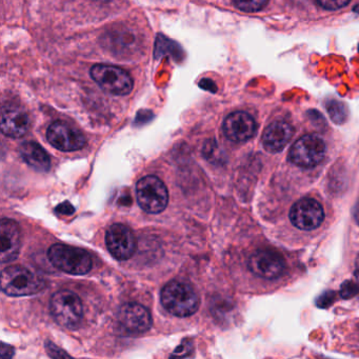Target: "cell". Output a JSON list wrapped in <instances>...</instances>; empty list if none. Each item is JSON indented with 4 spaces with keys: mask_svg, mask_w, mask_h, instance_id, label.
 <instances>
[{
    "mask_svg": "<svg viewBox=\"0 0 359 359\" xmlns=\"http://www.w3.org/2000/svg\"><path fill=\"white\" fill-rule=\"evenodd\" d=\"M161 300L168 312L174 316L189 317L199 308L198 294L194 287L182 281H170L163 287Z\"/></svg>",
    "mask_w": 359,
    "mask_h": 359,
    "instance_id": "1",
    "label": "cell"
},
{
    "mask_svg": "<svg viewBox=\"0 0 359 359\" xmlns=\"http://www.w3.org/2000/svg\"><path fill=\"white\" fill-rule=\"evenodd\" d=\"M0 283L4 293L13 297L33 295L46 287V281L41 277L25 266H18L6 268L1 272Z\"/></svg>",
    "mask_w": 359,
    "mask_h": 359,
    "instance_id": "2",
    "label": "cell"
},
{
    "mask_svg": "<svg viewBox=\"0 0 359 359\" xmlns=\"http://www.w3.org/2000/svg\"><path fill=\"white\" fill-rule=\"evenodd\" d=\"M48 257L54 266L71 275H85L92 269L89 252L79 248L56 243L48 251Z\"/></svg>",
    "mask_w": 359,
    "mask_h": 359,
    "instance_id": "3",
    "label": "cell"
},
{
    "mask_svg": "<svg viewBox=\"0 0 359 359\" xmlns=\"http://www.w3.org/2000/svg\"><path fill=\"white\" fill-rule=\"evenodd\" d=\"M50 309L56 323L67 329H76L83 319V302L77 294L68 290H62L53 294Z\"/></svg>",
    "mask_w": 359,
    "mask_h": 359,
    "instance_id": "4",
    "label": "cell"
},
{
    "mask_svg": "<svg viewBox=\"0 0 359 359\" xmlns=\"http://www.w3.org/2000/svg\"><path fill=\"white\" fill-rule=\"evenodd\" d=\"M136 196L140 207L150 214L161 213L169 203L167 187L156 176L142 178L136 186Z\"/></svg>",
    "mask_w": 359,
    "mask_h": 359,
    "instance_id": "5",
    "label": "cell"
},
{
    "mask_svg": "<svg viewBox=\"0 0 359 359\" xmlns=\"http://www.w3.org/2000/svg\"><path fill=\"white\" fill-rule=\"evenodd\" d=\"M93 81L107 93L128 95L133 90V79L127 71L111 65H95L91 69Z\"/></svg>",
    "mask_w": 359,
    "mask_h": 359,
    "instance_id": "6",
    "label": "cell"
},
{
    "mask_svg": "<svg viewBox=\"0 0 359 359\" xmlns=\"http://www.w3.org/2000/svg\"><path fill=\"white\" fill-rule=\"evenodd\" d=\"M325 142L315 135L300 137L290 150V161L304 169L316 167L325 158Z\"/></svg>",
    "mask_w": 359,
    "mask_h": 359,
    "instance_id": "7",
    "label": "cell"
},
{
    "mask_svg": "<svg viewBox=\"0 0 359 359\" xmlns=\"http://www.w3.org/2000/svg\"><path fill=\"white\" fill-rule=\"evenodd\" d=\"M106 245L109 252L117 260H127L136 251V239L133 231L123 224H115L106 234Z\"/></svg>",
    "mask_w": 359,
    "mask_h": 359,
    "instance_id": "8",
    "label": "cell"
},
{
    "mask_svg": "<svg viewBox=\"0 0 359 359\" xmlns=\"http://www.w3.org/2000/svg\"><path fill=\"white\" fill-rule=\"evenodd\" d=\"M290 219L300 230H315L323 224L325 212L320 203L315 199H300L291 208Z\"/></svg>",
    "mask_w": 359,
    "mask_h": 359,
    "instance_id": "9",
    "label": "cell"
},
{
    "mask_svg": "<svg viewBox=\"0 0 359 359\" xmlns=\"http://www.w3.org/2000/svg\"><path fill=\"white\" fill-rule=\"evenodd\" d=\"M50 144L64 152L81 150L87 144L85 135L65 121H55L47 131Z\"/></svg>",
    "mask_w": 359,
    "mask_h": 359,
    "instance_id": "10",
    "label": "cell"
},
{
    "mask_svg": "<svg viewBox=\"0 0 359 359\" xmlns=\"http://www.w3.org/2000/svg\"><path fill=\"white\" fill-rule=\"evenodd\" d=\"M249 269L256 276L264 279H276L283 274L285 262L283 256L270 250H260L249 258Z\"/></svg>",
    "mask_w": 359,
    "mask_h": 359,
    "instance_id": "11",
    "label": "cell"
},
{
    "mask_svg": "<svg viewBox=\"0 0 359 359\" xmlns=\"http://www.w3.org/2000/svg\"><path fill=\"white\" fill-rule=\"evenodd\" d=\"M121 327L133 334H142L152 327V316L146 306L135 302L123 304L118 312Z\"/></svg>",
    "mask_w": 359,
    "mask_h": 359,
    "instance_id": "12",
    "label": "cell"
},
{
    "mask_svg": "<svg viewBox=\"0 0 359 359\" xmlns=\"http://www.w3.org/2000/svg\"><path fill=\"white\" fill-rule=\"evenodd\" d=\"M255 119L245 112L237 111V112L231 113L226 119H224L222 130L224 135L231 142H245L251 140L256 133Z\"/></svg>",
    "mask_w": 359,
    "mask_h": 359,
    "instance_id": "13",
    "label": "cell"
},
{
    "mask_svg": "<svg viewBox=\"0 0 359 359\" xmlns=\"http://www.w3.org/2000/svg\"><path fill=\"white\" fill-rule=\"evenodd\" d=\"M1 132L8 137L20 138L30 128L28 113L16 104H6L1 110Z\"/></svg>",
    "mask_w": 359,
    "mask_h": 359,
    "instance_id": "14",
    "label": "cell"
},
{
    "mask_svg": "<svg viewBox=\"0 0 359 359\" xmlns=\"http://www.w3.org/2000/svg\"><path fill=\"white\" fill-rule=\"evenodd\" d=\"M20 229L18 222L3 218L0 222V262L8 264L18 258L20 250Z\"/></svg>",
    "mask_w": 359,
    "mask_h": 359,
    "instance_id": "15",
    "label": "cell"
},
{
    "mask_svg": "<svg viewBox=\"0 0 359 359\" xmlns=\"http://www.w3.org/2000/svg\"><path fill=\"white\" fill-rule=\"evenodd\" d=\"M294 129L285 121H274L268 126L262 135V144L270 153L280 152L293 137Z\"/></svg>",
    "mask_w": 359,
    "mask_h": 359,
    "instance_id": "16",
    "label": "cell"
},
{
    "mask_svg": "<svg viewBox=\"0 0 359 359\" xmlns=\"http://www.w3.org/2000/svg\"><path fill=\"white\" fill-rule=\"evenodd\" d=\"M20 156L35 171L48 172L51 169V159L43 147L36 142H24L20 148Z\"/></svg>",
    "mask_w": 359,
    "mask_h": 359,
    "instance_id": "17",
    "label": "cell"
},
{
    "mask_svg": "<svg viewBox=\"0 0 359 359\" xmlns=\"http://www.w3.org/2000/svg\"><path fill=\"white\" fill-rule=\"evenodd\" d=\"M327 110L332 121H335L336 123H344L348 117V110L342 102L332 100L327 102Z\"/></svg>",
    "mask_w": 359,
    "mask_h": 359,
    "instance_id": "18",
    "label": "cell"
},
{
    "mask_svg": "<svg viewBox=\"0 0 359 359\" xmlns=\"http://www.w3.org/2000/svg\"><path fill=\"white\" fill-rule=\"evenodd\" d=\"M269 0H234L235 6L241 11L257 12L264 9Z\"/></svg>",
    "mask_w": 359,
    "mask_h": 359,
    "instance_id": "19",
    "label": "cell"
},
{
    "mask_svg": "<svg viewBox=\"0 0 359 359\" xmlns=\"http://www.w3.org/2000/svg\"><path fill=\"white\" fill-rule=\"evenodd\" d=\"M318 5L327 10H338L346 7L350 0H316Z\"/></svg>",
    "mask_w": 359,
    "mask_h": 359,
    "instance_id": "20",
    "label": "cell"
},
{
    "mask_svg": "<svg viewBox=\"0 0 359 359\" xmlns=\"http://www.w3.org/2000/svg\"><path fill=\"white\" fill-rule=\"evenodd\" d=\"M46 348H47L48 354L53 358H62V357H70L68 353L65 352L62 348H58L56 344L53 342L48 341L46 344Z\"/></svg>",
    "mask_w": 359,
    "mask_h": 359,
    "instance_id": "21",
    "label": "cell"
},
{
    "mask_svg": "<svg viewBox=\"0 0 359 359\" xmlns=\"http://www.w3.org/2000/svg\"><path fill=\"white\" fill-rule=\"evenodd\" d=\"M74 212V207L69 201H65L56 208V213L60 214V215H71Z\"/></svg>",
    "mask_w": 359,
    "mask_h": 359,
    "instance_id": "22",
    "label": "cell"
},
{
    "mask_svg": "<svg viewBox=\"0 0 359 359\" xmlns=\"http://www.w3.org/2000/svg\"><path fill=\"white\" fill-rule=\"evenodd\" d=\"M14 355V350L11 346H8L5 342L1 344V357L3 358H11Z\"/></svg>",
    "mask_w": 359,
    "mask_h": 359,
    "instance_id": "23",
    "label": "cell"
},
{
    "mask_svg": "<svg viewBox=\"0 0 359 359\" xmlns=\"http://www.w3.org/2000/svg\"><path fill=\"white\" fill-rule=\"evenodd\" d=\"M355 219H356V222L359 224V203L357 205L356 209H355Z\"/></svg>",
    "mask_w": 359,
    "mask_h": 359,
    "instance_id": "24",
    "label": "cell"
}]
</instances>
